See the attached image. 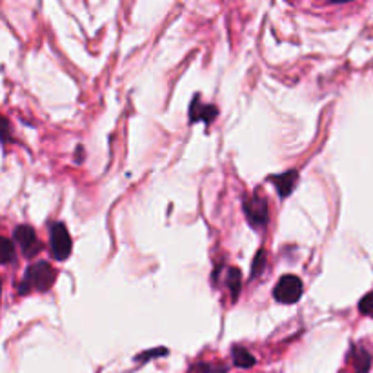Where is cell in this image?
Wrapping results in <instances>:
<instances>
[{
	"label": "cell",
	"instance_id": "6da1fadb",
	"mask_svg": "<svg viewBox=\"0 0 373 373\" xmlns=\"http://www.w3.org/2000/svg\"><path fill=\"white\" fill-rule=\"evenodd\" d=\"M53 283H55V269L51 268V264L38 260V262L29 264L28 269L24 271V279L19 284V293L26 295L33 289L47 292L53 286Z\"/></svg>",
	"mask_w": 373,
	"mask_h": 373
},
{
	"label": "cell",
	"instance_id": "7a4b0ae2",
	"mask_svg": "<svg viewBox=\"0 0 373 373\" xmlns=\"http://www.w3.org/2000/svg\"><path fill=\"white\" fill-rule=\"evenodd\" d=\"M273 297L277 303L295 304L303 297V280L297 275H283L275 286Z\"/></svg>",
	"mask_w": 373,
	"mask_h": 373
},
{
	"label": "cell",
	"instance_id": "3957f363",
	"mask_svg": "<svg viewBox=\"0 0 373 373\" xmlns=\"http://www.w3.org/2000/svg\"><path fill=\"white\" fill-rule=\"evenodd\" d=\"M51 235H49V242H51V253L57 260H66L71 255V237L68 233V228L62 222H55L51 226Z\"/></svg>",
	"mask_w": 373,
	"mask_h": 373
},
{
	"label": "cell",
	"instance_id": "277c9868",
	"mask_svg": "<svg viewBox=\"0 0 373 373\" xmlns=\"http://www.w3.org/2000/svg\"><path fill=\"white\" fill-rule=\"evenodd\" d=\"M244 213L246 219L250 221V224L253 228H262L266 226V222H268V200L264 197H260L259 193L251 195L250 198H246L244 200Z\"/></svg>",
	"mask_w": 373,
	"mask_h": 373
},
{
	"label": "cell",
	"instance_id": "5b68a950",
	"mask_svg": "<svg viewBox=\"0 0 373 373\" xmlns=\"http://www.w3.org/2000/svg\"><path fill=\"white\" fill-rule=\"evenodd\" d=\"M13 237L15 241L19 242L22 255L26 257V259H33V257L38 255L40 250H42V244H40V241L37 239V233H35V230L31 226H26V224L17 226L15 228Z\"/></svg>",
	"mask_w": 373,
	"mask_h": 373
},
{
	"label": "cell",
	"instance_id": "8992f818",
	"mask_svg": "<svg viewBox=\"0 0 373 373\" xmlns=\"http://www.w3.org/2000/svg\"><path fill=\"white\" fill-rule=\"evenodd\" d=\"M297 179H299V173L295 170H292V171H286V173H283V175L269 177V182H271V184H275V188L279 189V195L284 198L292 193L293 188H295V184H297Z\"/></svg>",
	"mask_w": 373,
	"mask_h": 373
},
{
	"label": "cell",
	"instance_id": "52a82bcc",
	"mask_svg": "<svg viewBox=\"0 0 373 373\" xmlns=\"http://www.w3.org/2000/svg\"><path fill=\"white\" fill-rule=\"evenodd\" d=\"M215 117H217V108L215 106H203L198 102V97H195L191 108H189V122L203 120V122L209 124Z\"/></svg>",
	"mask_w": 373,
	"mask_h": 373
},
{
	"label": "cell",
	"instance_id": "ba28073f",
	"mask_svg": "<svg viewBox=\"0 0 373 373\" xmlns=\"http://www.w3.org/2000/svg\"><path fill=\"white\" fill-rule=\"evenodd\" d=\"M226 284H228V289H230V293H232V301H237V299H239V293H241V286H242L241 269L239 268L228 269Z\"/></svg>",
	"mask_w": 373,
	"mask_h": 373
},
{
	"label": "cell",
	"instance_id": "9c48e42d",
	"mask_svg": "<svg viewBox=\"0 0 373 373\" xmlns=\"http://www.w3.org/2000/svg\"><path fill=\"white\" fill-rule=\"evenodd\" d=\"M351 360H354L355 373H368L372 366V355L366 350H354L351 351Z\"/></svg>",
	"mask_w": 373,
	"mask_h": 373
},
{
	"label": "cell",
	"instance_id": "30bf717a",
	"mask_svg": "<svg viewBox=\"0 0 373 373\" xmlns=\"http://www.w3.org/2000/svg\"><path fill=\"white\" fill-rule=\"evenodd\" d=\"M232 355H233V364H235L237 368H251V366L255 364V357H253L248 350L241 348V346H235L232 350Z\"/></svg>",
	"mask_w": 373,
	"mask_h": 373
},
{
	"label": "cell",
	"instance_id": "8fae6325",
	"mask_svg": "<svg viewBox=\"0 0 373 373\" xmlns=\"http://www.w3.org/2000/svg\"><path fill=\"white\" fill-rule=\"evenodd\" d=\"M228 368L222 364H213V363H197L191 366L189 373H226Z\"/></svg>",
	"mask_w": 373,
	"mask_h": 373
},
{
	"label": "cell",
	"instance_id": "7c38bea8",
	"mask_svg": "<svg viewBox=\"0 0 373 373\" xmlns=\"http://www.w3.org/2000/svg\"><path fill=\"white\" fill-rule=\"evenodd\" d=\"M2 264H11L15 262V246L10 239H2V253H0Z\"/></svg>",
	"mask_w": 373,
	"mask_h": 373
},
{
	"label": "cell",
	"instance_id": "4fadbf2b",
	"mask_svg": "<svg viewBox=\"0 0 373 373\" xmlns=\"http://www.w3.org/2000/svg\"><path fill=\"white\" fill-rule=\"evenodd\" d=\"M264 268H266V251L260 250L255 255V259H253V264H251V277L257 279V277L264 271Z\"/></svg>",
	"mask_w": 373,
	"mask_h": 373
},
{
	"label": "cell",
	"instance_id": "5bb4252c",
	"mask_svg": "<svg viewBox=\"0 0 373 373\" xmlns=\"http://www.w3.org/2000/svg\"><path fill=\"white\" fill-rule=\"evenodd\" d=\"M359 310L360 313H372L373 312V292H370L368 295H364L359 301Z\"/></svg>",
	"mask_w": 373,
	"mask_h": 373
},
{
	"label": "cell",
	"instance_id": "9a60e30c",
	"mask_svg": "<svg viewBox=\"0 0 373 373\" xmlns=\"http://www.w3.org/2000/svg\"><path fill=\"white\" fill-rule=\"evenodd\" d=\"M166 354H168V350H166V348H155V350L144 351V354L138 355L137 360H150L152 357H157V355H166Z\"/></svg>",
	"mask_w": 373,
	"mask_h": 373
},
{
	"label": "cell",
	"instance_id": "2e32d148",
	"mask_svg": "<svg viewBox=\"0 0 373 373\" xmlns=\"http://www.w3.org/2000/svg\"><path fill=\"white\" fill-rule=\"evenodd\" d=\"M77 162H82V148H77Z\"/></svg>",
	"mask_w": 373,
	"mask_h": 373
}]
</instances>
